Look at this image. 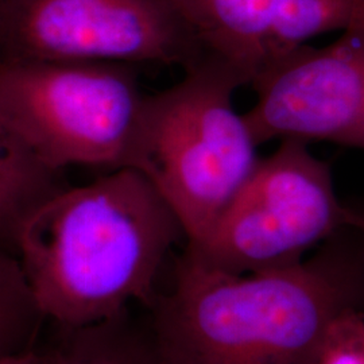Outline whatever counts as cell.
<instances>
[{"label": "cell", "mask_w": 364, "mask_h": 364, "mask_svg": "<svg viewBox=\"0 0 364 364\" xmlns=\"http://www.w3.org/2000/svg\"><path fill=\"white\" fill-rule=\"evenodd\" d=\"M144 99L130 64L0 60V119L57 171L120 169Z\"/></svg>", "instance_id": "obj_5"}, {"label": "cell", "mask_w": 364, "mask_h": 364, "mask_svg": "<svg viewBox=\"0 0 364 364\" xmlns=\"http://www.w3.org/2000/svg\"><path fill=\"white\" fill-rule=\"evenodd\" d=\"M45 321L21 260L0 248V358L37 348Z\"/></svg>", "instance_id": "obj_11"}, {"label": "cell", "mask_w": 364, "mask_h": 364, "mask_svg": "<svg viewBox=\"0 0 364 364\" xmlns=\"http://www.w3.org/2000/svg\"><path fill=\"white\" fill-rule=\"evenodd\" d=\"M259 158L207 236L185 243L204 264L234 275L299 264L358 221L340 200L329 164L294 139Z\"/></svg>", "instance_id": "obj_4"}, {"label": "cell", "mask_w": 364, "mask_h": 364, "mask_svg": "<svg viewBox=\"0 0 364 364\" xmlns=\"http://www.w3.org/2000/svg\"><path fill=\"white\" fill-rule=\"evenodd\" d=\"M335 42L302 45L251 87L245 119L257 144L294 139L364 150V26Z\"/></svg>", "instance_id": "obj_7"}, {"label": "cell", "mask_w": 364, "mask_h": 364, "mask_svg": "<svg viewBox=\"0 0 364 364\" xmlns=\"http://www.w3.org/2000/svg\"><path fill=\"white\" fill-rule=\"evenodd\" d=\"M45 362H46L45 348H34L26 353L0 358V364H45Z\"/></svg>", "instance_id": "obj_13"}, {"label": "cell", "mask_w": 364, "mask_h": 364, "mask_svg": "<svg viewBox=\"0 0 364 364\" xmlns=\"http://www.w3.org/2000/svg\"><path fill=\"white\" fill-rule=\"evenodd\" d=\"M66 188L63 171L46 166L0 119V248L18 257L27 221Z\"/></svg>", "instance_id": "obj_9"}, {"label": "cell", "mask_w": 364, "mask_h": 364, "mask_svg": "<svg viewBox=\"0 0 364 364\" xmlns=\"http://www.w3.org/2000/svg\"><path fill=\"white\" fill-rule=\"evenodd\" d=\"M203 58L252 87L309 39L364 26V0H173Z\"/></svg>", "instance_id": "obj_8"}, {"label": "cell", "mask_w": 364, "mask_h": 364, "mask_svg": "<svg viewBox=\"0 0 364 364\" xmlns=\"http://www.w3.org/2000/svg\"><path fill=\"white\" fill-rule=\"evenodd\" d=\"M0 60L185 70L201 53L173 0H0Z\"/></svg>", "instance_id": "obj_6"}, {"label": "cell", "mask_w": 364, "mask_h": 364, "mask_svg": "<svg viewBox=\"0 0 364 364\" xmlns=\"http://www.w3.org/2000/svg\"><path fill=\"white\" fill-rule=\"evenodd\" d=\"M316 364H364V309H350L333 320Z\"/></svg>", "instance_id": "obj_12"}, {"label": "cell", "mask_w": 364, "mask_h": 364, "mask_svg": "<svg viewBox=\"0 0 364 364\" xmlns=\"http://www.w3.org/2000/svg\"><path fill=\"white\" fill-rule=\"evenodd\" d=\"M181 223L144 176L120 168L68 186L27 221L18 258L41 312L54 326L112 318L150 308Z\"/></svg>", "instance_id": "obj_2"}, {"label": "cell", "mask_w": 364, "mask_h": 364, "mask_svg": "<svg viewBox=\"0 0 364 364\" xmlns=\"http://www.w3.org/2000/svg\"><path fill=\"white\" fill-rule=\"evenodd\" d=\"M350 309H364L353 228L266 273H223L185 246L147 321L165 364H316L328 328Z\"/></svg>", "instance_id": "obj_1"}, {"label": "cell", "mask_w": 364, "mask_h": 364, "mask_svg": "<svg viewBox=\"0 0 364 364\" xmlns=\"http://www.w3.org/2000/svg\"><path fill=\"white\" fill-rule=\"evenodd\" d=\"M180 82L144 96L122 168L139 171L168 203L186 236L201 242L260 156L234 107L239 80L201 58Z\"/></svg>", "instance_id": "obj_3"}, {"label": "cell", "mask_w": 364, "mask_h": 364, "mask_svg": "<svg viewBox=\"0 0 364 364\" xmlns=\"http://www.w3.org/2000/svg\"><path fill=\"white\" fill-rule=\"evenodd\" d=\"M54 326L45 364H165L149 321H135L130 309L91 326Z\"/></svg>", "instance_id": "obj_10"}, {"label": "cell", "mask_w": 364, "mask_h": 364, "mask_svg": "<svg viewBox=\"0 0 364 364\" xmlns=\"http://www.w3.org/2000/svg\"><path fill=\"white\" fill-rule=\"evenodd\" d=\"M353 228H355L358 237H359V243H360L364 260V205H358V223Z\"/></svg>", "instance_id": "obj_14"}]
</instances>
